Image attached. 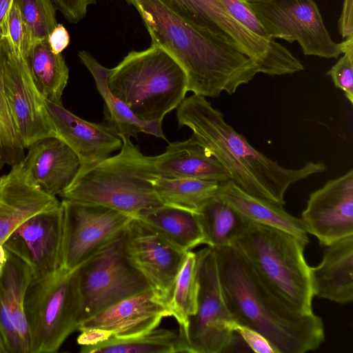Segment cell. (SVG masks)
<instances>
[{
  "label": "cell",
  "instance_id": "1",
  "mask_svg": "<svg viewBox=\"0 0 353 353\" xmlns=\"http://www.w3.org/2000/svg\"><path fill=\"white\" fill-rule=\"evenodd\" d=\"M139 14L152 44L169 52L185 73L188 92L215 98L234 94L260 73L248 57L220 37L200 30L159 0H125Z\"/></svg>",
  "mask_w": 353,
  "mask_h": 353
},
{
  "label": "cell",
  "instance_id": "2",
  "mask_svg": "<svg viewBox=\"0 0 353 353\" xmlns=\"http://www.w3.org/2000/svg\"><path fill=\"white\" fill-rule=\"evenodd\" d=\"M176 119L179 127L192 131L230 180L255 197L283 205L290 185L327 169L322 162H307L299 168L279 165L255 149L205 97L193 94L185 98L176 108Z\"/></svg>",
  "mask_w": 353,
  "mask_h": 353
},
{
  "label": "cell",
  "instance_id": "3",
  "mask_svg": "<svg viewBox=\"0 0 353 353\" xmlns=\"http://www.w3.org/2000/svg\"><path fill=\"white\" fill-rule=\"evenodd\" d=\"M226 305L234 319L261 333L276 353H305L325 340L321 318L294 311L232 246L214 248Z\"/></svg>",
  "mask_w": 353,
  "mask_h": 353
},
{
  "label": "cell",
  "instance_id": "4",
  "mask_svg": "<svg viewBox=\"0 0 353 353\" xmlns=\"http://www.w3.org/2000/svg\"><path fill=\"white\" fill-rule=\"evenodd\" d=\"M120 152L79 168L62 199L101 205L137 218L163 205L151 179L157 176L152 156L144 155L130 138H121Z\"/></svg>",
  "mask_w": 353,
  "mask_h": 353
},
{
  "label": "cell",
  "instance_id": "5",
  "mask_svg": "<svg viewBox=\"0 0 353 353\" xmlns=\"http://www.w3.org/2000/svg\"><path fill=\"white\" fill-rule=\"evenodd\" d=\"M307 243L285 231L250 222L233 247L257 276L296 312L313 313Z\"/></svg>",
  "mask_w": 353,
  "mask_h": 353
},
{
  "label": "cell",
  "instance_id": "6",
  "mask_svg": "<svg viewBox=\"0 0 353 353\" xmlns=\"http://www.w3.org/2000/svg\"><path fill=\"white\" fill-rule=\"evenodd\" d=\"M108 84L110 92L144 121L162 123L188 92L181 66L165 49L153 44L130 52L111 69Z\"/></svg>",
  "mask_w": 353,
  "mask_h": 353
},
{
  "label": "cell",
  "instance_id": "7",
  "mask_svg": "<svg viewBox=\"0 0 353 353\" xmlns=\"http://www.w3.org/2000/svg\"><path fill=\"white\" fill-rule=\"evenodd\" d=\"M23 307L29 353L57 352L83 321L77 269L32 278Z\"/></svg>",
  "mask_w": 353,
  "mask_h": 353
},
{
  "label": "cell",
  "instance_id": "8",
  "mask_svg": "<svg viewBox=\"0 0 353 353\" xmlns=\"http://www.w3.org/2000/svg\"><path fill=\"white\" fill-rule=\"evenodd\" d=\"M196 254L197 307L186 325L179 327V334L185 352H225L234 342L235 332L228 327L234 319L223 293L215 250L207 245Z\"/></svg>",
  "mask_w": 353,
  "mask_h": 353
},
{
  "label": "cell",
  "instance_id": "9",
  "mask_svg": "<svg viewBox=\"0 0 353 353\" xmlns=\"http://www.w3.org/2000/svg\"><path fill=\"white\" fill-rule=\"evenodd\" d=\"M77 269L83 321L123 299L151 290L127 254L125 230Z\"/></svg>",
  "mask_w": 353,
  "mask_h": 353
},
{
  "label": "cell",
  "instance_id": "10",
  "mask_svg": "<svg viewBox=\"0 0 353 353\" xmlns=\"http://www.w3.org/2000/svg\"><path fill=\"white\" fill-rule=\"evenodd\" d=\"M192 26L217 36L251 59L260 73L274 76L282 69L288 50L274 39L253 34L235 20L221 0H159Z\"/></svg>",
  "mask_w": 353,
  "mask_h": 353
},
{
  "label": "cell",
  "instance_id": "11",
  "mask_svg": "<svg viewBox=\"0 0 353 353\" xmlns=\"http://www.w3.org/2000/svg\"><path fill=\"white\" fill-rule=\"evenodd\" d=\"M270 39L297 41L305 56L336 59L353 43H340L330 35L314 0H265L248 3Z\"/></svg>",
  "mask_w": 353,
  "mask_h": 353
},
{
  "label": "cell",
  "instance_id": "12",
  "mask_svg": "<svg viewBox=\"0 0 353 353\" xmlns=\"http://www.w3.org/2000/svg\"><path fill=\"white\" fill-rule=\"evenodd\" d=\"M60 269L72 271L119 236L132 217L111 208L67 199L61 201Z\"/></svg>",
  "mask_w": 353,
  "mask_h": 353
},
{
  "label": "cell",
  "instance_id": "13",
  "mask_svg": "<svg viewBox=\"0 0 353 353\" xmlns=\"http://www.w3.org/2000/svg\"><path fill=\"white\" fill-rule=\"evenodd\" d=\"M171 316L168 307L152 290L123 299L84 321L77 343L92 345L111 337H128L157 328Z\"/></svg>",
  "mask_w": 353,
  "mask_h": 353
},
{
  "label": "cell",
  "instance_id": "14",
  "mask_svg": "<svg viewBox=\"0 0 353 353\" xmlns=\"http://www.w3.org/2000/svg\"><path fill=\"white\" fill-rule=\"evenodd\" d=\"M125 249L157 298L168 307L187 252L173 246L138 218H133L125 229Z\"/></svg>",
  "mask_w": 353,
  "mask_h": 353
},
{
  "label": "cell",
  "instance_id": "15",
  "mask_svg": "<svg viewBox=\"0 0 353 353\" xmlns=\"http://www.w3.org/2000/svg\"><path fill=\"white\" fill-rule=\"evenodd\" d=\"M4 88L8 105L26 149L42 138L57 137L46 100L36 88L26 60L7 40Z\"/></svg>",
  "mask_w": 353,
  "mask_h": 353
},
{
  "label": "cell",
  "instance_id": "16",
  "mask_svg": "<svg viewBox=\"0 0 353 353\" xmlns=\"http://www.w3.org/2000/svg\"><path fill=\"white\" fill-rule=\"evenodd\" d=\"M300 219L323 246L353 235V170L312 192Z\"/></svg>",
  "mask_w": 353,
  "mask_h": 353
},
{
  "label": "cell",
  "instance_id": "17",
  "mask_svg": "<svg viewBox=\"0 0 353 353\" xmlns=\"http://www.w3.org/2000/svg\"><path fill=\"white\" fill-rule=\"evenodd\" d=\"M62 212L59 207L39 212L23 221L3 245L30 267L32 279L60 269Z\"/></svg>",
  "mask_w": 353,
  "mask_h": 353
},
{
  "label": "cell",
  "instance_id": "18",
  "mask_svg": "<svg viewBox=\"0 0 353 353\" xmlns=\"http://www.w3.org/2000/svg\"><path fill=\"white\" fill-rule=\"evenodd\" d=\"M46 105L57 137L78 157L80 168L98 163L121 148V139L107 124L85 121L63 105L48 101Z\"/></svg>",
  "mask_w": 353,
  "mask_h": 353
},
{
  "label": "cell",
  "instance_id": "19",
  "mask_svg": "<svg viewBox=\"0 0 353 353\" xmlns=\"http://www.w3.org/2000/svg\"><path fill=\"white\" fill-rule=\"evenodd\" d=\"M27 149L20 164L28 180L46 193L59 196L79 170L78 157L57 137L39 139Z\"/></svg>",
  "mask_w": 353,
  "mask_h": 353
},
{
  "label": "cell",
  "instance_id": "20",
  "mask_svg": "<svg viewBox=\"0 0 353 353\" xmlns=\"http://www.w3.org/2000/svg\"><path fill=\"white\" fill-rule=\"evenodd\" d=\"M60 204L28 180L20 163L12 166L0 176V244L28 218Z\"/></svg>",
  "mask_w": 353,
  "mask_h": 353
},
{
  "label": "cell",
  "instance_id": "21",
  "mask_svg": "<svg viewBox=\"0 0 353 353\" xmlns=\"http://www.w3.org/2000/svg\"><path fill=\"white\" fill-rule=\"evenodd\" d=\"M152 159L159 177L220 183L230 180L223 167L193 134L185 141L169 143L163 153L152 156Z\"/></svg>",
  "mask_w": 353,
  "mask_h": 353
},
{
  "label": "cell",
  "instance_id": "22",
  "mask_svg": "<svg viewBox=\"0 0 353 353\" xmlns=\"http://www.w3.org/2000/svg\"><path fill=\"white\" fill-rule=\"evenodd\" d=\"M321 262L310 267L314 296L347 304L353 301V235L325 246Z\"/></svg>",
  "mask_w": 353,
  "mask_h": 353
},
{
  "label": "cell",
  "instance_id": "23",
  "mask_svg": "<svg viewBox=\"0 0 353 353\" xmlns=\"http://www.w3.org/2000/svg\"><path fill=\"white\" fill-rule=\"evenodd\" d=\"M78 56L93 77L96 88L103 99L106 124L121 139L137 137L142 132L167 141L161 122L139 119L124 102L110 92L108 79L111 69L99 63L88 51L81 50Z\"/></svg>",
  "mask_w": 353,
  "mask_h": 353
},
{
  "label": "cell",
  "instance_id": "24",
  "mask_svg": "<svg viewBox=\"0 0 353 353\" xmlns=\"http://www.w3.org/2000/svg\"><path fill=\"white\" fill-rule=\"evenodd\" d=\"M216 195L248 221L285 231L308 244L301 219L287 212L283 205L252 196L231 180L220 183Z\"/></svg>",
  "mask_w": 353,
  "mask_h": 353
},
{
  "label": "cell",
  "instance_id": "25",
  "mask_svg": "<svg viewBox=\"0 0 353 353\" xmlns=\"http://www.w3.org/2000/svg\"><path fill=\"white\" fill-rule=\"evenodd\" d=\"M137 218L182 252H188L204 244L197 213L162 205Z\"/></svg>",
  "mask_w": 353,
  "mask_h": 353
},
{
  "label": "cell",
  "instance_id": "26",
  "mask_svg": "<svg viewBox=\"0 0 353 353\" xmlns=\"http://www.w3.org/2000/svg\"><path fill=\"white\" fill-rule=\"evenodd\" d=\"M34 83L46 101L62 105L69 68L61 53L52 52L46 40L34 45L25 58Z\"/></svg>",
  "mask_w": 353,
  "mask_h": 353
},
{
  "label": "cell",
  "instance_id": "27",
  "mask_svg": "<svg viewBox=\"0 0 353 353\" xmlns=\"http://www.w3.org/2000/svg\"><path fill=\"white\" fill-rule=\"evenodd\" d=\"M204 244L214 248L232 246L250 221L216 195L197 213Z\"/></svg>",
  "mask_w": 353,
  "mask_h": 353
},
{
  "label": "cell",
  "instance_id": "28",
  "mask_svg": "<svg viewBox=\"0 0 353 353\" xmlns=\"http://www.w3.org/2000/svg\"><path fill=\"white\" fill-rule=\"evenodd\" d=\"M83 353L185 352L179 333L154 328L128 337H111L92 345L81 346Z\"/></svg>",
  "mask_w": 353,
  "mask_h": 353
},
{
  "label": "cell",
  "instance_id": "29",
  "mask_svg": "<svg viewBox=\"0 0 353 353\" xmlns=\"http://www.w3.org/2000/svg\"><path fill=\"white\" fill-rule=\"evenodd\" d=\"M150 181L163 205L195 213L216 195L220 185V182L215 181L159 176Z\"/></svg>",
  "mask_w": 353,
  "mask_h": 353
},
{
  "label": "cell",
  "instance_id": "30",
  "mask_svg": "<svg viewBox=\"0 0 353 353\" xmlns=\"http://www.w3.org/2000/svg\"><path fill=\"white\" fill-rule=\"evenodd\" d=\"M32 278L27 263L8 251V261L0 278V290L12 323L29 353L28 327L24 313V299Z\"/></svg>",
  "mask_w": 353,
  "mask_h": 353
},
{
  "label": "cell",
  "instance_id": "31",
  "mask_svg": "<svg viewBox=\"0 0 353 353\" xmlns=\"http://www.w3.org/2000/svg\"><path fill=\"white\" fill-rule=\"evenodd\" d=\"M199 283L196 275V254L189 251L175 279L168 308L179 327H184L197 307Z\"/></svg>",
  "mask_w": 353,
  "mask_h": 353
},
{
  "label": "cell",
  "instance_id": "32",
  "mask_svg": "<svg viewBox=\"0 0 353 353\" xmlns=\"http://www.w3.org/2000/svg\"><path fill=\"white\" fill-rule=\"evenodd\" d=\"M7 42L0 37V170L19 163L25 157L22 139L8 105L4 88Z\"/></svg>",
  "mask_w": 353,
  "mask_h": 353
},
{
  "label": "cell",
  "instance_id": "33",
  "mask_svg": "<svg viewBox=\"0 0 353 353\" xmlns=\"http://www.w3.org/2000/svg\"><path fill=\"white\" fill-rule=\"evenodd\" d=\"M26 28L25 58L37 43L46 40L57 25L56 7L52 0H15Z\"/></svg>",
  "mask_w": 353,
  "mask_h": 353
},
{
  "label": "cell",
  "instance_id": "34",
  "mask_svg": "<svg viewBox=\"0 0 353 353\" xmlns=\"http://www.w3.org/2000/svg\"><path fill=\"white\" fill-rule=\"evenodd\" d=\"M9 45L25 57L26 34L23 20L17 2L14 0L0 31Z\"/></svg>",
  "mask_w": 353,
  "mask_h": 353
},
{
  "label": "cell",
  "instance_id": "35",
  "mask_svg": "<svg viewBox=\"0 0 353 353\" xmlns=\"http://www.w3.org/2000/svg\"><path fill=\"white\" fill-rule=\"evenodd\" d=\"M327 72L336 88L343 91L350 103H353V43Z\"/></svg>",
  "mask_w": 353,
  "mask_h": 353
},
{
  "label": "cell",
  "instance_id": "36",
  "mask_svg": "<svg viewBox=\"0 0 353 353\" xmlns=\"http://www.w3.org/2000/svg\"><path fill=\"white\" fill-rule=\"evenodd\" d=\"M232 17L247 30L258 37L270 40L265 30L244 0H221Z\"/></svg>",
  "mask_w": 353,
  "mask_h": 353
},
{
  "label": "cell",
  "instance_id": "37",
  "mask_svg": "<svg viewBox=\"0 0 353 353\" xmlns=\"http://www.w3.org/2000/svg\"><path fill=\"white\" fill-rule=\"evenodd\" d=\"M0 335L6 353H28L17 333L0 290Z\"/></svg>",
  "mask_w": 353,
  "mask_h": 353
},
{
  "label": "cell",
  "instance_id": "38",
  "mask_svg": "<svg viewBox=\"0 0 353 353\" xmlns=\"http://www.w3.org/2000/svg\"><path fill=\"white\" fill-rule=\"evenodd\" d=\"M229 328L234 332L238 333L254 352L276 353V350L261 333L258 331L232 321L228 324Z\"/></svg>",
  "mask_w": 353,
  "mask_h": 353
},
{
  "label": "cell",
  "instance_id": "39",
  "mask_svg": "<svg viewBox=\"0 0 353 353\" xmlns=\"http://www.w3.org/2000/svg\"><path fill=\"white\" fill-rule=\"evenodd\" d=\"M56 8L70 23H78L86 15L88 8L97 0H52Z\"/></svg>",
  "mask_w": 353,
  "mask_h": 353
},
{
  "label": "cell",
  "instance_id": "40",
  "mask_svg": "<svg viewBox=\"0 0 353 353\" xmlns=\"http://www.w3.org/2000/svg\"><path fill=\"white\" fill-rule=\"evenodd\" d=\"M47 41L52 52L60 54L69 46L70 38L64 26L57 23L48 35Z\"/></svg>",
  "mask_w": 353,
  "mask_h": 353
},
{
  "label": "cell",
  "instance_id": "41",
  "mask_svg": "<svg viewBox=\"0 0 353 353\" xmlns=\"http://www.w3.org/2000/svg\"><path fill=\"white\" fill-rule=\"evenodd\" d=\"M352 1L344 0L342 14L339 21V32L343 39L353 37Z\"/></svg>",
  "mask_w": 353,
  "mask_h": 353
},
{
  "label": "cell",
  "instance_id": "42",
  "mask_svg": "<svg viewBox=\"0 0 353 353\" xmlns=\"http://www.w3.org/2000/svg\"><path fill=\"white\" fill-rule=\"evenodd\" d=\"M14 0H0V31Z\"/></svg>",
  "mask_w": 353,
  "mask_h": 353
},
{
  "label": "cell",
  "instance_id": "43",
  "mask_svg": "<svg viewBox=\"0 0 353 353\" xmlns=\"http://www.w3.org/2000/svg\"><path fill=\"white\" fill-rule=\"evenodd\" d=\"M8 256V250L5 248L3 244H0V278L1 277Z\"/></svg>",
  "mask_w": 353,
  "mask_h": 353
},
{
  "label": "cell",
  "instance_id": "44",
  "mask_svg": "<svg viewBox=\"0 0 353 353\" xmlns=\"http://www.w3.org/2000/svg\"><path fill=\"white\" fill-rule=\"evenodd\" d=\"M0 353H6L5 345L0 335Z\"/></svg>",
  "mask_w": 353,
  "mask_h": 353
},
{
  "label": "cell",
  "instance_id": "45",
  "mask_svg": "<svg viewBox=\"0 0 353 353\" xmlns=\"http://www.w3.org/2000/svg\"><path fill=\"white\" fill-rule=\"evenodd\" d=\"M244 1L248 3H259V2H261V1H263L265 0H244Z\"/></svg>",
  "mask_w": 353,
  "mask_h": 353
}]
</instances>
